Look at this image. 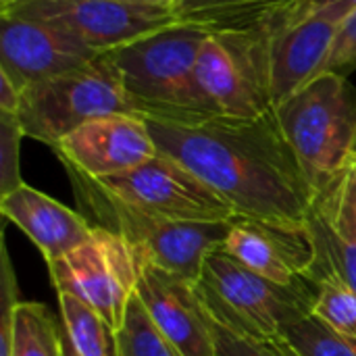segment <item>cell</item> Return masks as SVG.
<instances>
[{
  "label": "cell",
  "mask_w": 356,
  "mask_h": 356,
  "mask_svg": "<svg viewBox=\"0 0 356 356\" xmlns=\"http://www.w3.org/2000/svg\"><path fill=\"white\" fill-rule=\"evenodd\" d=\"M159 152L211 186L236 217L302 229L315 204L275 108L257 117L138 102Z\"/></svg>",
  "instance_id": "cell-1"
},
{
  "label": "cell",
  "mask_w": 356,
  "mask_h": 356,
  "mask_svg": "<svg viewBox=\"0 0 356 356\" xmlns=\"http://www.w3.org/2000/svg\"><path fill=\"white\" fill-rule=\"evenodd\" d=\"M213 321L254 342H275L282 330L313 313L317 286H280L223 252H211L194 282Z\"/></svg>",
  "instance_id": "cell-2"
},
{
  "label": "cell",
  "mask_w": 356,
  "mask_h": 356,
  "mask_svg": "<svg viewBox=\"0 0 356 356\" xmlns=\"http://www.w3.org/2000/svg\"><path fill=\"white\" fill-rule=\"evenodd\" d=\"M282 131L319 194L356 159V86L325 71L275 106Z\"/></svg>",
  "instance_id": "cell-3"
},
{
  "label": "cell",
  "mask_w": 356,
  "mask_h": 356,
  "mask_svg": "<svg viewBox=\"0 0 356 356\" xmlns=\"http://www.w3.org/2000/svg\"><path fill=\"white\" fill-rule=\"evenodd\" d=\"M65 169L75 190L77 204L81 207V215L92 225L111 229L123 238L142 261H150L196 282L207 257L223 248L234 219L225 223L165 221L117 200L102 190L96 179H90L71 167Z\"/></svg>",
  "instance_id": "cell-4"
},
{
  "label": "cell",
  "mask_w": 356,
  "mask_h": 356,
  "mask_svg": "<svg viewBox=\"0 0 356 356\" xmlns=\"http://www.w3.org/2000/svg\"><path fill=\"white\" fill-rule=\"evenodd\" d=\"M108 115H138V100L106 52L81 69L25 88L17 108L23 136L50 148L83 123Z\"/></svg>",
  "instance_id": "cell-5"
},
{
  "label": "cell",
  "mask_w": 356,
  "mask_h": 356,
  "mask_svg": "<svg viewBox=\"0 0 356 356\" xmlns=\"http://www.w3.org/2000/svg\"><path fill=\"white\" fill-rule=\"evenodd\" d=\"M209 35L200 27L175 23L106 50V56L138 102L202 111L196 92V60Z\"/></svg>",
  "instance_id": "cell-6"
},
{
  "label": "cell",
  "mask_w": 356,
  "mask_h": 356,
  "mask_svg": "<svg viewBox=\"0 0 356 356\" xmlns=\"http://www.w3.org/2000/svg\"><path fill=\"white\" fill-rule=\"evenodd\" d=\"M58 294H71L90 305L106 325H123L138 284V254L111 229L94 225L92 238L48 265Z\"/></svg>",
  "instance_id": "cell-7"
},
{
  "label": "cell",
  "mask_w": 356,
  "mask_h": 356,
  "mask_svg": "<svg viewBox=\"0 0 356 356\" xmlns=\"http://www.w3.org/2000/svg\"><path fill=\"white\" fill-rule=\"evenodd\" d=\"M96 184L117 200L146 215L175 223H225L234 209L175 159L159 152L144 165Z\"/></svg>",
  "instance_id": "cell-8"
},
{
  "label": "cell",
  "mask_w": 356,
  "mask_h": 356,
  "mask_svg": "<svg viewBox=\"0 0 356 356\" xmlns=\"http://www.w3.org/2000/svg\"><path fill=\"white\" fill-rule=\"evenodd\" d=\"M0 15L54 25L98 52L177 23L173 4H129L119 0H10L0 4Z\"/></svg>",
  "instance_id": "cell-9"
},
{
  "label": "cell",
  "mask_w": 356,
  "mask_h": 356,
  "mask_svg": "<svg viewBox=\"0 0 356 356\" xmlns=\"http://www.w3.org/2000/svg\"><path fill=\"white\" fill-rule=\"evenodd\" d=\"M353 13L346 4L300 13L259 40L263 83L273 108L327 71L340 29Z\"/></svg>",
  "instance_id": "cell-10"
},
{
  "label": "cell",
  "mask_w": 356,
  "mask_h": 356,
  "mask_svg": "<svg viewBox=\"0 0 356 356\" xmlns=\"http://www.w3.org/2000/svg\"><path fill=\"white\" fill-rule=\"evenodd\" d=\"M200 108L232 117H257L273 111L265 83L259 38L209 35L196 60Z\"/></svg>",
  "instance_id": "cell-11"
},
{
  "label": "cell",
  "mask_w": 356,
  "mask_h": 356,
  "mask_svg": "<svg viewBox=\"0 0 356 356\" xmlns=\"http://www.w3.org/2000/svg\"><path fill=\"white\" fill-rule=\"evenodd\" d=\"M100 54L54 25L0 15V73L19 92L38 81L81 69Z\"/></svg>",
  "instance_id": "cell-12"
},
{
  "label": "cell",
  "mask_w": 356,
  "mask_h": 356,
  "mask_svg": "<svg viewBox=\"0 0 356 356\" xmlns=\"http://www.w3.org/2000/svg\"><path fill=\"white\" fill-rule=\"evenodd\" d=\"M136 296L179 355L217 356L213 323L194 282L138 257Z\"/></svg>",
  "instance_id": "cell-13"
},
{
  "label": "cell",
  "mask_w": 356,
  "mask_h": 356,
  "mask_svg": "<svg viewBox=\"0 0 356 356\" xmlns=\"http://www.w3.org/2000/svg\"><path fill=\"white\" fill-rule=\"evenodd\" d=\"M52 150L65 167L90 179L127 173L159 154L156 142L140 115L92 119L65 136Z\"/></svg>",
  "instance_id": "cell-14"
},
{
  "label": "cell",
  "mask_w": 356,
  "mask_h": 356,
  "mask_svg": "<svg viewBox=\"0 0 356 356\" xmlns=\"http://www.w3.org/2000/svg\"><path fill=\"white\" fill-rule=\"evenodd\" d=\"M221 250L280 286L311 282L317 265V254L305 227H277L242 217L232 221Z\"/></svg>",
  "instance_id": "cell-15"
},
{
  "label": "cell",
  "mask_w": 356,
  "mask_h": 356,
  "mask_svg": "<svg viewBox=\"0 0 356 356\" xmlns=\"http://www.w3.org/2000/svg\"><path fill=\"white\" fill-rule=\"evenodd\" d=\"M0 213L40 248L46 265L86 244L94 232L81 213L27 184L0 196Z\"/></svg>",
  "instance_id": "cell-16"
},
{
  "label": "cell",
  "mask_w": 356,
  "mask_h": 356,
  "mask_svg": "<svg viewBox=\"0 0 356 356\" xmlns=\"http://www.w3.org/2000/svg\"><path fill=\"white\" fill-rule=\"evenodd\" d=\"M305 0H175L177 23L194 25L211 35L267 38L288 23Z\"/></svg>",
  "instance_id": "cell-17"
},
{
  "label": "cell",
  "mask_w": 356,
  "mask_h": 356,
  "mask_svg": "<svg viewBox=\"0 0 356 356\" xmlns=\"http://www.w3.org/2000/svg\"><path fill=\"white\" fill-rule=\"evenodd\" d=\"M8 356H63V334L42 302H17Z\"/></svg>",
  "instance_id": "cell-18"
},
{
  "label": "cell",
  "mask_w": 356,
  "mask_h": 356,
  "mask_svg": "<svg viewBox=\"0 0 356 356\" xmlns=\"http://www.w3.org/2000/svg\"><path fill=\"white\" fill-rule=\"evenodd\" d=\"M63 332L79 356H115V332L83 300L58 294Z\"/></svg>",
  "instance_id": "cell-19"
},
{
  "label": "cell",
  "mask_w": 356,
  "mask_h": 356,
  "mask_svg": "<svg viewBox=\"0 0 356 356\" xmlns=\"http://www.w3.org/2000/svg\"><path fill=\"white\" fill-rule=\"evenodd\" d=\"M273 344L286 356H356V342L334 332L313 313L286 325Z\"/></svg>",
  "instance_id": "cell-20"
},
{
  "label": "cell",
  "mask_w": 356,
  "mask_h": 356,
  "mask_svg": "<svg viewBox=\"0 0 356 356\" xmlns=\"http://www.w3.org/2000/svg\"><path fill=\"white\" fill-rule=\"evenodd\" d=\"M305 229L317 254V265L311 275V282L319 275H330L356 292V244L346 242L338 234H334L315 213V209L309 213Z\"/></svg>",
  "instance_id": "cell-21"
},
{
  "label": "cell",
  "mask_w": 356,
  "mask_h": 356,
  "mask_svg": "<svg viewBox=\"0 0 356 356\" xmlns=\"http://www.w3.org/2000/svg\"><path fill=\"white\" fill-rule=\"evenodd\" d=\"M315 213L342 240L356 244V167L355 163L327 184L315 198Z\"/></svg>",
  "instance_id": "cell-22"
},
{
  "label": "cell",
  "mask_w": 356,
  "mask_h": 356,
  "mask_svg": "<svg viewBox=\"0 0 356 356\" xmlns=\"http://www.w3.org/2000/svg\"><path fill=\"white\" fill-rule=\"evenodd\" d=\"M115 356H181L154 327L144 305L134 294L123 325L115 332Z\"/></svg>",
  "instance_id": "cell-23"
},
{
  "label": "cell",
  "mask_w": 356,
  "mask_h": 356,
  "mask_svg": "<svg viewBox=\"0 0 356 356\" xmlns=\"http://www.w3.org/2000/svg\"><path fill=\"white\" fill-rule=\"evenodd\" d=\"M313 284L317 286L313 315L340 336L356 342V292L330 275H319Z\"/></svg>",
  "instance_id": "cell-24"
},
{
  "label": "cell",
  "mask_w": 356,
  "mask_h": 356,
  "mask_svg": "<svg viewBox=\"0 0 356 356\" xmlns=\"http://www.w3.org/2000/svg\"><path fill=\"white\" fill-rule=\"evenodd\" d=\"M23 129L15 113L0 111V196L23 184L19 175V142Z\"/></svg>",
  "instance_id": "cell-25"
},
{
  "label": "cell",
  "mask_w": 356,
  "mask_h": 356,
  "mask_svg": "<svg viewBox=\"0 0 356 356\" xmlns=\"http://www.w3.org/2000/svg\"><path fill=\"white\" fill-rule=\"evenodd\" d=\"M213 336H215V348L217 356H286L273 342H254L246 340L242 336H236L234 332L225 330L217 321H213Z\"/></svg>",
  "instance_id": "cell-26"
},
{
  "label": "cell",
  "mask_w": 356,
  "mask_h": 356,
  "mask_svg": "<svg viewBox=\"0 0 356 356\" xmlns=\"http://www.w3.org/2000/svg\"><path fill=\"white\" fill-rule=\"evenodd\" d=\"M327 71L340 75H350L356 71V10L344 21L340 29V35L327 63Z\"/></svg>",
  "instance_id": "cell-27"
},
{
  "label": "cell",
  "mask_w": 356,
  "mask_h": 356,
  "mask_svg": "<svg viewBox=\"0 0 356 356\" xmlns=\"http://www.w3.org/2000/svg\"><path fill=\"white\" fill-rule=\"evenodd\" d=\"M19 100H21V92L10 83L8 77H4L0 73V111L4 113H15L19 108Z\"/></svg>",
  "instance_id": "cell-28"
},
{
  "label": "cell",
  "mask_w": 356,
  "mask_h": 356,
  "mask_svg": "<svg viewBox=\"0 0 356 356\" xmlns=\"http://www.w3.org/2000/svg\"><path fill=\"white\" fill-rule=\"evenodd\" d=\"M330 4H346V6H350L353 10H356V0H305L302 8H300L296 15L309 13V10H317V8H323V6H330ZM296 15H294V17H296Z\"/></svg>",
  "instance_id": "cell-29"
},
{
  "label": "cell",
  "mask_w": 356,
  "mask_h": 356,
  "mask_svg": "<svg viewBox=\"0 0 356 356\" xmlns=\"http://www.w3.org/2000/svg\"><path fill=\"white\" fill-rule=\"evenodd\" d=\"M63 356H79L77 350L73 348V344L69 342V338L65 336V332H63Z\"/></svg>",
  "instance_id": "cell-30"
},
{
  "label": "cell",
  "mask_w": 356,
  "mask_h": 356,
  "mask_svg": "<svg viewBox=\"0 0 356 356\" xmlns=\"http://www.w3.org/2000/svg\"><path fill=\"white\" fill-rule=\"evenodd\" d=\"M129 4H175V0H119Z\"/></svg>",
  "instance_id": "cell-31"
},
{
  "label": "cell",
  "mask_w": 356,
  "mask_h": 356,
  "mask_svg": "<svg viewBox=\"0 0 356 356\" xmlns=\"http://www.w3.org/2000/svg\"><path fill=\"white\" fill-rule=\"evenodd\" d=\"M6 2H10V0H0V4H6Z\"/></svg>",
  "instance_id": "cell-32"
},
{
  "label": "cell",
  "mask_w": 356,
  "mask_h": 356,
  "mask_svg": "<svg viewBox=\"0 0 356 356\" xmlns=\"http://www.w3.org/2000/svg\"><path fill=\"white\" fill-rule=\"evenodd\" d=\"M355 167H356V159H355Z\"/></svg>",
  "instance_id": "cell-33"
}]
</instances>
